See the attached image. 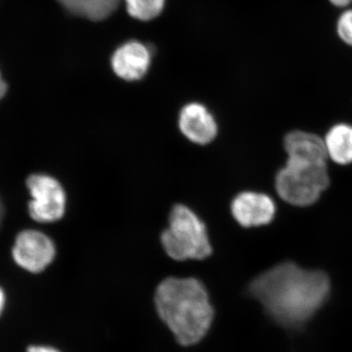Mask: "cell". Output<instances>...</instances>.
<instances>
[{
	"instance_id": "obj_1",
	"label": "cell",
	"mask_w": 352,
	"mask_h": 352,
	"mask_svg": "<svg viewBox=\"0 0 352 352\" xmlns=\"http://www.w3.org/2000/svg\"><path fill=\"white\" fill-rule=\"evenodd\" d=\"M249 292L275 321L285 327L296 328L309 320L326 302L330 281L322 271L284 263L256 277Z\"/></svg>"
},
{
	"instance_id": "obj_6",
	"label": "cell",
	"mask_w": 352,
	"mask_h": 352,
	"mask_svg": "<svg viewBox=\"0 0 352 352\" xmlns=\"http://www.w3.org/2000/svg\"><path fill=\"white\" fill-rule=\"evenodd\" d=\"M54 243L45 234L36 230H25L17 236L12 250L14 261L21 267L32 273L45 270L55 258Z\"/></svg>"
},
{
	"instance_id": "obj_15",
	"label": "cell",
	"mask_w": 352,
	"mask_h": 352,
	"mask_svg": "<svg viewBox=\"0 0 352 352\" xmlns=\"http://www.w3.org/2000/svg\"><path fill=\"white\" fill-rule=\"evenodd\" d=\"M335 6L346 7L352 3V0H330Z\"/></svg>"
},
{
	"instance_id": "obj_11",
	"label": "cell",
	"mask_w": 352,
	"mask_h": 352,
	"mask_svg": "<svg viewBox=\"0 0 352 352\" xmlns=\"http://www.w3.org/2000/svg\"><path fill=\"white\" fill-rule=\"evenodd\" d=\"M328 157L335 163L349 164L352 163V126L349 124H337L329 131L325 140Z\"/></svg>"
},
{
	"instance_id": "obj_17",
	"label": "cell",
	"mask_w": 352,
	"mask_h": 352,
	"mask_svg": "<svg viewBox=\"0 0 352 352\" xmlns=\"http://www.w3.org/2000/svg\"><path fill=\"white\" fill-rule=\"evenodd\" d=\"M7 91V85L6 83L4 82V80H2L1 74H0V99L6 95Z\"/></svg>"
},
{
	"instance_id": "obj_9",
	"label": "cell",
	"mask_w": 352,
	"mask_h": 352,
	"mask_svg": "<svg viewBox=\"0 0 352 352\" xmlns=\"http://www.w3.org/2000/svg\"><path fill=\"white\" fill-rule=\"evenodd\" d=\"M151 54L147 47L138 41H131L120 46L112 57V68L116 75L124 80H141L147 74Z\"/></svg>"
},
{
	"instance_id": "obj_12",
	"label": "cell",
	"mask_w": 352,
	"mask_h": 352,
	"mask_svg": "<svg viewBox=\"0 0 352 352\" xmlns=\"http://www.w3.org/2000/svg\"><path fill=\"white\" fill-rule=\"evenodd\" d=\"M127 12L134 19L150 21L164 10L166 0H126Z\"/></svg>"
},
{
	"instance_id": "obj_14",
	"label": "cell",
	"mask_w": 352,
	"mask_h": 352,
	"mask_svg": "<svg viewBox=\"0 0 352 352\" xmlns=\"http://www.w3.org/2000/svg\"><path fill=\"white\" fill-rule=\"evenodd\" d=\"M27 352H60L54 347L44 346H30Z\"/></svg>"
},
{
	"instance_id": "obj_7",
	"label": "cell",
	"mask_w": 352,
	"mask_h": 352,
	"mask_svg": "<svg viewBox=\"0 0 352 352\" xmlns=\"http://www.w3.org/2000/svg\"><path fill=\"white\" fill-rule=\"evenodd\" d=\"M234 219L244 227H258L270 223L275 217L274 201L266 194L242 192L231 204Z\"/></svg>"
},
{
	"instance_id": "obj_2",
	"label": "cell",
	"mask_w": 352,
	"mask_h": 352,
	"mask_svg": "<svg viewBox=\"0 0 352 352\" xmlns=\"http://www.w3.org/2000/svg\"><path fill=\"white\" fill-rule=\"evenodd\" d=\"M284 146L288 160L276 175L277 193L296 207L314 205L330 184L325 142L314 133L296 131L287 134Z\"/></svg>"
},
{
	"instance_id": "obj_5",
	"label": "cell",
	"mask_w": 352,
	"mask_h": 352,
	"mask_svg": "<svg viewBox=\"0 0 352 352\" xmlns=\"http://www.w3.org/2000/svg\"><path fill=\"white\" fill-rule=\"evenodd\" d=\"M32 200L29 204L32 219L41 223L61 219L66 210V194L58 180L45 175H32L27 179Z\"/></svg>"
},
{
	"instance_id": "obj_13",
	"label": "cell",
	"mask_w": 352,
	"mask_h": 352,
	"mask_svg": "<svg viewBox=\"0 0 352 352\" xmlns=\"http://www.w3.org/2000/svg\"><path fill=\"white\" fill-rule=\"evenodd\" d=\"M338 34L342 41L352 46V10H347L340 16L338 22Z\"/></svg>"
},
{
	"instance_id": "obj_18",
	"label": "cell",
	"mask_w": 352,
	"mask_h": 352,
	"mask_svg": "<svg viewBox=\"0 0 352 352\" xmlns=\"http://www.w3.org/2000/svg\"><path fill=\"white\" fill-rule=\"evenodd\" d=\"M2 214H3V208H2L1 201H0V220H1Z\"/></svg>"
},
{
	"instance_id": "obj_4",
	"label": "cell",
	"mask_w": 352,
	"mask_h": 352,
	"mask_svg": "<svg viewBox=\"0 0 352 352\" xmlns=\"http://www.w3.org/2000/svg\"><path fill=\"white\" fill-rule=\"evenodd\" d=\"M161 242L168 256L175 261L205 259L212 252L205 223L193 210L182 204L171 210L168 226L162 234Z\"/></svg>"
},
{
	"instance_id": "obj_8",
	"label": "cell",
	"mask_w": 352,
	"mask_h": 352,
	"mask_svg": "<svg viewBox=\"0 0 352 352\" xmlns=\"http://www.w3.org/2000/svg\"><path fill=\"white\" fill-rule=\"evenodd\" d=\"M178 126L185 138L199 145L208 144L217 134L214 116L205 106L196 102L182 108Z\"/></svg>"
},
{
	"instance_id": "obj_16",
	"label": "cell",
	"mask_w": 352,
	"mask_h": 352,
	"mask_svg": "<svg viewBox=\"0 0 352 352\" xmlns=\"http://www.w3.org/2000/svg\"><path fill=\"white\" fill-rule=\"evenodd\" d=\"M6 294H4L3 289L0 288V315H1L2 311H3L4 307H6Z\"/></svg>"
},
{
	"instance_id": "obj_10",
	"label": "cell",
	"mask_w": 352,
	"mask_h": 352,
	"mask_svg": "<svg viewBox=\"0 0 352 352\" xmlns=\"http://www.w3.org/2000/svg\"><path fill=\"white\" fill-rule=\"evenodd\" d=\"M69 13L90 21L107 19L120 6V0H57Z\"/></svg>"
},
{
	"instance_id": "obj_3",
	"label": "cell",
	"mask_w": 352,
	"mask_h": 352,
	"mask_svg": "<svg viewBox=\"0 0 352 352\" xmlns=\"http://www.w3.org/2000/svg\"><path fill=\"white\" fill-rule=\"evenodd\" d=\"M155 302L162 320L182 346L196 344L210 330L214 309L198 279L166 278L157 286Z\"/></svg>"
}]
</instances>
